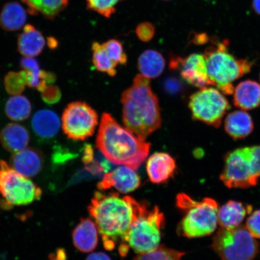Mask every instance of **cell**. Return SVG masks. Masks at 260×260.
<instances>
[{
    "label": "cell",
    "instance_id": "1",
    "mask_svg": "<svg viewBox=\"0 0 260 260\" xmlns=\"http://www.w3.org/2000/svg\"><path fill=\"white\" fill-rule=\"evenodd\" d=\"M122 119L125 127L140 139L160 127L161 117L157 96L148 78L142 74L135 78L133 85L122 93Z\"/></svg>",
    "mask_w": 260,
    "mask_h": 260
},
{
    "label": "cell",
    "instance_id": "2",
    "mask_svg": "<svg viewBox=\"0 0 260 260\" xmlns=\"http://www.w3.org/2000/svg\"><path fill=\"white\" fill-rule=\"evenodd\" d=\"M96 146L110 162L136 170L147 158L151 145L105 113L98 133Z\"/></svg>",
    "mask_w": 260,
    "mask_h": 260
},
{
    "label": "cell",
    "instance_id": "3",
    "mask_svg": "<svg viewBox=\"0 0 260 260\" xmlns=\"http://www.w3.org/2000/svg\"><path fill=\"white\" fill-rule=\"evenodd\" d=\"M88 211L103 236L106 249H114L119 239L125 241L133 218L132 207L126 197L122 199L116 193L96 192Z\"/></svg>",
    "mask_w": 260,
    "mask_h": 260
},
{
    "label": "cell",
    "instance_id": "4",
    "mask_svg": "<svg viewBox=\"0 0 260 260\" xmlns=\"http://www.w3.org/2000/svg\"><path fill=\"white\" fill-rule=\"evenodd\" d=\"M126 197L132 207L133 218L125 245L139 254L154 251L160 242L161 230L165 225L164 213L157 207L150 209L145 202Z\"/></svg>",
    "mask_w": 260,
    "mask_h": 260
},
{
    "label": "cell",
    "instance_id": "5",
    "mask_svg": "<svg viewBox=\"0 0 260 260\" xmlns=\"http://www.w3.org/2000/svg\"><path fill=\"white\" fill-rule=\"evenodd\" d=\"M208 47L204 54L208 75L212 85L226 95L233 93V83L251 71L252 63L237 59L228 51V42H216Z\"/></svg>",
    "mask_w": 260,
    "mask_h": 260
},
{
    "label": "cell",
    "instance_id": "6",
    "mask_svg": "<svg viewBox=\"0 0 260 260\" xmlns=\"http://www.w3.org/2000/svg\"><path fill=\"white\" fill-rule=\"evenodd\" d=\"M177 206L184 213L179 224V235L188 238L209 236L215 232L218 204L213 198L195 201L186 193L178 194Z\"/></svg>",
    "mask_w": 260,
    "mask_h": 260
},
{
    "label": "cell",
    "instance_id": "7",
    "mask_svg": "<svg viewBox=\"0 0 260 260\" xmlns=\"http://www.w3.org/2000/svg\"><path fill=\"white\" fill-rule=\"evenodd\" d=\"M212 248L222 260H253L259 251L258 242L244 225L220 228L213 237Z\"/></svg>",
    "mask_w": 260,
    "mask_h": 260
},
{
    "label": "cell",
    "instance_id": "8",
    "mask_svg": "<svg viewBox=\"0 0 260 260\" xmlns=\"http://www.w3.org/2000/svg\"><path fill=\"white\" fill-rule=\"evenodd\" d=\"M40 187L19 173L4 160H0V194L12 206H25L40 199Z\"/></svg>",
    "mask_w": 260,
    "mask_h": 260
},
{
    "label": "cell",
    "instance_id": "9",
    "mask_svg": "<svg viewBox=\"0 0 260 260\" xmlns=\"http://www.w3.org/2000/svg\"><path fill=\"white\" fill-rule=\"evenodd\" d=\"M188 108L194 120L218 128L231 106L218 89L205 87L190 96Z\"/></svg>",
    "mask_w": 260,
    "mask_h": 260
},
{
    "label": "cell",
    "instance_id": "10",
    "mask_svg": "<svg viewBox=\"0 0 260 260\" xmlns=\"http://www.w3.org/2000/svg\"><path fill=\"white\" fill-rule=\"evenodd\" d=\"M220 180L229 188L255 186L259 178L253 167L251 146L235 149L225 155Z\"/></svg>",
    "mask_w": 260,
    "mask_h": 260
},
{
    "label": "cell",
    "instance_id": "11",
    "mask_svg": "<svg viewBox=\"0 0 260 260\" xmlns=\"http://www.w3.org/2000/svg\"><path fill=\"white\" fill-rule=\"evenodd\" d=\"M61 123L68 138L84 141L93 135L99 123V116L88 104L76 102L69 104L64 109Z\"/></svg>",
    "mask_w": 260,
    "mask_h": 260
},
{
    "label": "cell",
    "instance_id": "12",
    "mask_svg": "<svg viewBox=\"0 0 260 260\" xmlns=\"http://www.w3.org/2000/svg\"><path fill=\"white\" fill-rule=\"evenodd\" d=\"M170 68L180 70L182 79L191 86L201 89L212 85L204 54L194 53L184 58L173 57L170 61Z\"/></svg>",
    "mask_w": 260,
    "mask_h": 260
},
{
    "label": "cell",
    "instance_id": "13",
    "mask_svg": "<svg viewBox=\"0 0 260 260\" xmlns=\"http://www.w3.org/2000/svg\"><path fill=\"white\" fill-rule=\"evenodd\" d=\"M140 185L141 179L135 170L123 166L104 175L98 187L103 190L114 187L120 192L126 193L137 189Z\"/></svg>",
    "mask_w": 260,
    "mask_h": 260
},
{
    "label": "cell",
    "instance_id": "14",
    "mask_svg": "<svg viewBox=\"0 0 260 260\" xmlns=\"http://www.w3.org/2000/svg\"><path fill=\"white\" fill-rule=\"evenodd\" d=\"M11 165L13 168L25 177H34L40 173L43 167V154L37 149L26 148L13 155Z\"/></svg>",
    "mask_w": 260,
    "mask_h": 260
},
{
    "label": "cell",
    "instance_id": "15",
    "mask_svg": "<svg viewBox=\"0 0 260 260\" xmlns=\"http://www.w3.org/2000/svg\"><path fill=\"white\" fill-rule=\"evenodd\" d=\"M176 170L174 158L165 152H157L149 158L146 171L152 183H165L173 176Z\"/></svg>",
    "mask_w": 260,
    "mask_h": 260
},
{
    "label": "cell",
    "instance_id": "16",
    "mask_svg": "<svg viewBox=\"0 0 260 260\" xmlns=\"http://www.w3.org/2000/svg\"><path fill=\"white\" fill-rule=\"evenodd\" d=\"M252 207L239 201L230 200L219 208L217 222L222 229H233L241 225L246 214L251 213Z\"/></svg>",
    "mask_w": 260,
    "mask_h": 260
},
{
    "label": "cell",
    "instance_id": "17",
    "mask_svg": "<svg viewBox=\"0 0 260 260\" xmlns=\"http://www.w3.org/2000/svg\"><path fill=\"white\" fill-rule=\"evenodd\" d=\"M233 103L243 110H253L260 106V84L255 81H242L234 90Z\"/></svg>",
    "mask_w": 260,
    "mask_h": 260
},
{
    "label": "cell",
    "instance_id": "18",
    "mask_svg": "<svg viewBox=\"0 0 260 260\" xmlns=\"http://www.w3.org/2000/svg\"><path fill=\"white\" fill-rule=\"evenodd\" d=\"M30 135L24 126L11 123L5 126L0 132V142L9 152L16 153L27 147Z\"/></svg>",
    "mask_w": 260,
    "mask_h": 260
},
{
    "label": "cell",
    "instance_id": "19",
    "mask_svg": "<svg viewBox=\"0 0 260 260\" xmlns=\"http://www.w3.org/2000/svg\"><path fill=\"white\" fill-rule=\"evenodd\" d=\"M224 128L233 139H245L253 131V120L249 113L243 110H236L227 115L224 122Z\"/></svg>",
    "mask_w": 260,
    "mask_h": 260
},
{
    "label": "cell",
    "instance_id": "20",
    "mask_svg": "<svg viewBox=\"0 0 260 260\" xmlns=\"http://www.w3.org/2000/svg\"><path fill=\"white\" fill-rule=\"evenodd\" d=\"M45 45L43 35L34 26L28 24L19 36L18 50L24 57H34L42 53Z\"/></svg>",
    "mask_w": 260,
    "mask_h": 260
},
{
    "label": "cell",
    "instance_id": "21",
    "mask_svg": "<svg viewBox=\"0 0 260 260\" xmlns=\"http://www.w3.org/2000/svg\"><path fill=\"white\" fill-rule=\"evenodd\" d=\"M95 223L89 218L82 219L75 228L73 240L75 246L83 252L95 249L98 244V232Z\"/></svg>",
    "mask_w": 260,
    "mask_h": 260
},
{
    "label": "cell",
    "instance_id": "22",
    "mask_svg": "<svg viewBox=\"0 0 260 260\" xmlns=\"http://www.w3.org/2000/svg\"><path fill=\"white\" fill-rule=\"evenodd\" d=\"M31 125L36 134L40 137L50 139L57 134L60 121L56 113L51 110L42 109L32 117Z\"/></svg>",
    "mask_w": 260,
    "mask_h": 260
},
{
    "label": "cell",
    "instance_id": "23",
    "mask_svg": "<svg viewBox=\"0 0 260 260\" xmlns=\"http://www.w3.org/2000/svg\"><path fill=\"white\" fill-rule=\"evenodd\" d=\"M21 65L25 73L27 86L37 88L41 92L55 80L54 74L40 69V64L34 57L22 58Z\"/></svg>",
    "mask_w": 260,
    "mask_h": 260
},
{
    "label": "cell",
    "instance_id": "24",
    "mask_svg": "<svg viewBox=\"0 0 260 260\" xmlns=\"http://www.w3.org/2000/svg\"><path fill=\"white\" fill-rule=\"evenodd\" d=\"M27 21L25 10L17 2H9L2 9L0 14V25L5 30H19Z\"/></svg>",
    "mask_w": 260,
    "mask_h": 260
},
{
    "label": "cell",
    "instance_id": "25",
    "mask_svg": "<svg viewBox=\"0 0 260 260\" xmlns=\"http://www.w3.org/2000/svg\"><path fill=\"white\" fill-rule=\"evenodd\" d=\"M138 68L142 75L148 79H155L164 72L166 61L159 52L147 50L143 52L138 59Z\"/></svg>",
    "mask_w": 260,
    "mask_h": 260
},
{
    "label": "cell",
    "instance_id": "26",
    "mask_svg": "<svg viewBox=\"0 0 260 260\" xmlns=\"http://www.w3.org/2000/svg\"><path fill=\"white\" fill-rule=\"evenodd\" d=\"M31 15L38 13L49 19H53L66 8L69 0H22Z\"/></svg>",
    "mask_w": 260,
    "mask_h": 260
},
{
    "label": "cell",
    "instance_id": "27",
    "mask_svg": "<svg viewBox=\"0 0 260 260\" xmlns=\"http://www.w3.org/2000/svg\"><path fill=\"white\" fill-rule=\"evenodd\" d=\"M5 111L8 118L12 121H24L31 115V103L24 96L13 95L6 104Z\"/></svg>",
    "mask_w": 260,
    "mask_h": 260
},
{
    "label": "cell",
    "instance_id": "28",
    "mask_svg": "<svg viewBox=\"0 0 260 260\" xmlns=\"http://www.w3.org/2000/svg\"><path fill=\"white\" fill-rule=\"evenodd\" d=\"M92 50L93 64L96 70L100 72L107 74L109 76H115L118 64L110 58L103 44L98 42H93Z\"/></svg>",
    "mask_w": 260,
    "mask_h": 260
},
{
    "label": "cell",
    "instance_id": "29",
    "mask_svg": "<svg viewBox=\"0 0 260 260\" xmlns=\"http://www.w3.org/2000/svg\"><path fill=\"white\" fill-rule=\"evenodd\" d=\"M184 255V252L160 246L154 251L140 253L134 260H181Z\"/></svg>",
    "mask_w": 260,
    "mask_h": 260
},
{
    "label": "cell",
    "instance_id": "30",
    "mask_svg": "<svg viewBox=\"0 0 260 260\" xmlns=\"http://www.w3.org/2000/svg\"><path fill=\"white\" fill-rule=\"evenodd\" d=\"M5 86L7 92L12 95H20L27 85L24 71L21 72H11L6 75Z\"/></svg>",
    "mask_w": 260,
    "mask_h": 260
},
{
    "label": "cell",
    "instance_id": "31",
    "mask_svg": "<svg viewBox=\"0 0 260 260\" xmlns=\"http://www.w3.org/2000/svg\"><path fill=\"white\" fill-rule=\"evenodd\" d=\"M106 53L117 64L125 65L127 62V56L121 42L116 40H110L102 44Z\"/></svg>",
    "mask_w": 260,
    "mask_h": 260
},
{
    "label": "cell",
    "instance_id": "32",
    "mask_svg": "<svg viewBox=\"0 0 260 260\" xmlns=\"http://www.w3.org/2000/svg\"><path fill=\"white\" fill-rule=\"evenodd\" d=\"M121 0H86L87 8L106 18H110L116 11Z\"/></svg>",
    "mask_w": 260,
    "mask_h": 260
},
{
    "label": "cell",
    "instance_id": "33",
    "mask_svg": "<svg viewBox=\"0 0 260 260\" xmlns=\"http://www.w3.org/2000/svg\"><path fill=\"white\" fill-rule=\"evenodd\" d=\"M136 34L140 40L145 42L150 41L154 37V26L149 22H142L136 28Z\"/></svg>",
    "mask_w": 260,
    "mask_h": 260
},
{
    "label": "cell",
    "instance_id": "34",
    "mask_svg": "<svg viewBox=\"0 0 260 260\" xmlns=\"http://www.w3.org/2000/svg\"><path fill=\"white\" fill-rule=\"evenodd\" d=\"M246 229L255 239H260V210L254 211L246 220Z\"/></svg>",
    "mask_w": 260,
    "mask_h": 260
},
{
    "label": "cell",
    "instance_id": "35",
    "mask_svg": "<svg viewBox=\"0 0 260 260\" xmlns=\"http://www.w3.org/2000/svg\"><path fill=\"white\" fill-rule=\"evenodd\" d=\"M162 88L168 95H177L180 92L181 85L180 81L174 77H168L162 82Z\"/></svg>",
    "mask_w": 260,
    "mask_h": 260
},
{
    "label": "cell",
    "instance_id": "36",
    "mask_svg": "<svg viewBox=\"0 0 260 260\" xmlns=\"http://www.w3.org/2000/svg\"><path fill=\"white\" fill-rule=\"evenodd\" d=\"M42 96L45 102L48 103H54L59 100L61 93L58 87L47 86L43 92H42Z\"/></svg>",
    "mask_w": 260,
    "mask_h": 260
},
{
    "label": "cell",
    "instance_id": "37",
    "mask_svg": "<svg viewBox=\"0 0 260 260\" xmlns=\"http://www.w3.org/2000/svg\"><path fill=\"white\" fill-rule=\"evenodd\" d=\"M253 167L260 177V145L251 146Z\"/></svg>",
    "mask_w": 260,
    "mask_h": 260
},
{
    "label": "cell",
    "instance_id": "38",
    "mask_svg": "<svg viewBox=\"0 0 260 260\" xmlns=\"http://www.w3.org/2000/svg\"><path fill=\"white\" fill-rule=\"evenodd\" d=\"M93 150L92 146L87 144L84 146L83 161L84 164H89L93 160Z\"/></svg>",
    "mask_w": 260,
    "mask_h": 260
},
{
    "label": "cell",
    "instance_id": "39",
    "mask_svg": "<svg viewBox=\"0 0 260 260\" xmlns=\"http://www.w3.org/2000/svg\"><path fill=\"white\" fill-rule=\"evenodd\" d=\"M86 260H112L108 255L103 252H94L91 253Z\"/></svg>",
    "mask_w": 260,
    "mask_h": 260
},
{
    "label": "cell",
    "instance_id": "40",
    "mask_svg": "<svg viewBox=\"0 0 260 260\" xmlns=\"http://www.w3.org/2000/svg\"><path fill=\"white\" fill-rule=\"evenodd\" d=\"M207 36L206 34H199L195 35L193 42L194 44H203L207 41Z\"/></svg>",
    "mask_w": 260,
    "mask_h": 260
},
{
    "label": "cell",
    "instance_id": "41",
    "mask_svg": "<svg viewBox=\"0 0 260 260\" xmlns=\"http://www.w3.org/2000/svg\"><path fill=\"white\" fill-rule=\"evenodd\" d=\"M252 7L255 11L260 15V0H253Z\"/></svg>",
    "mask_w": 260,
    "mask_h": 260
}]
</instances>
